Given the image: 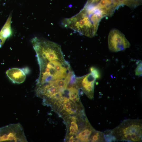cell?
Segmentation results:
<instances>
[{
	"mask_svg": "<svg viewBox=\"0 0 142 142\" xmlns=\"http://www.w3.org/2000/svg\"><path fill=\"white\" fill-rule=\"evenodd\" d=\"M110 134L114 140L141 141L142 120L130 119L124 120L112 130Z\"/></svg>",
	"mask_w": 142,
	"mask_h": 142,
	"instance_id": "obj_3",
	"label": "cell"
},
{
	"mask_svg": "<svg viewBox=\"0 0 142 142\" xmlns=\"http://www.w3.org/2000/svg\"><path fill=\"white\" fill-rule=\"evenodd\" d=\"M103 17L98 10L85 6L75 16L63 20L62 24L80 34L92 37L96 34L99 22Z\"/></svg>",
	"mask_w": 142,
	"mask_h": 142,
	"instance_id": "obj_1",
	"label": "cell"
},
{
	"mask_svg": "<svg viewBox=\"0 0 142 142\" xmlns=\"http://www.w3.org/2000/svg\"><path fill=\"white\" fill-rule=\"evenodd\" d=\"M40 73L36 86L47 84L57 79H65L72 71L65 60L54 59L41 53H36Z\"/></svg>",
	"mask_w": 142,
	"mask_h": 142,
	"instance_id": "obj_2",
	"label": "cell"
},
{
	"mask_svg": "<svg viewBox=\"0 0 142 142\" xmlns=\"http://www.w3.org/2000/svg\"><path fill=\"white\" fill-rule=\"evenodd\" d=\"M6 74L9 79L14 83L21 84L25 80L26 76L22 70L17 68L8 69Z\"/></svg>",
	"mask_w": 142,
	"mask_h": 142,
	"instance_id": "obj_7",
	"label": "cell"
},
{
	"mask_svg": "<svg viewBox=\"0 0 142 142\" xmlns=\"http://www.w3.org/2000/svg\"><path fill=\"white\" fill-rule=\"evenodd\" d=\"M69 130L70 132L69 134V135H74V134L75 131L74 128L71 126L70 127Z\"/></svg>",
	"mask_w": 142,
	"mask_h": 142,
	"instance_id": "obj_13",
	"label": "cell"
},
{
	"mask_svg": "<svg viewBox=\"0 0 142 142\" xmlns=\"http://www.w3.org/2000/svg\"><path fill=\"white\" fill-rule=\"evenodd\" d=\"M96 78L90 72L84 76L76 77V83L90 99L93 98L94 84Z\"/></svg>",
	"mask_w": 142,
	"mask_h": 142,
	"instance_id": "obj_6",
	"label": "cell"
},
{
	"mask_svg": "<svg viewBox=\"0 0 142 142\" xmlns=\"http://www.w3.org/2000/svg\"><path fill=\"white\" fill-rule=\"evenodd\" d=\"M135 75L140 76L142 75V62H139L135 70Z\"/></svg>",
	"mask_w": 142,
	"mask_h": 142,
	"instance_id": "obj_11",
	"label": "cell"
},
{
	"mask_svg": "<svg viewBox=\"0 0 142 142\" xmlns=\"http://www.w3.org/2000/svg\"><path fill=\"white\" fill-rule=\"evenodd\" d=\"M0 142H28L23 128L19 123L0 128Z\"/></svg>",
	"mask_w": 142,
	"mask_h": 142,
	"instance_id": "obj_4",
	"label": "cell"
},
{
	"mask_svg": "<svg viewBox=\"0 0 142 142\" xmlns=\"http://www.w3.org/2000/svg\"><path fill=\"white\" fill-rule=\"evenodd\" d=\"M64 109L67 112L71 108V103L68 102L64 104Z\"/></svg>",
	"mask_w": 142,
	"mask_h": 142,
	"instance_id": "obj_12",
	"label": "cell"
},
{
	"mask_svg": "<svg viewBox=\"0 0 142 142\" xmlns=\"http://www.w3.org/2000/svg\"><path fill=\"white\" fill-rule=\"evenodd\" d=\"M11 19V15L10 14L0 31V48L3 45L7 39L12 34Z\"/></svg>",
	"mask_w": 142,
	"mask_h": 142,
	"instance_id": "obj_8",
	"label": "cell"
},
{
	"mask_svg": "<svg viewBox=\"0 0 142 142\" xmlns=\"http://www.w3.org/2000/svg\"><path fill=\"white\" fill-rule=\"evenodd\" d=\"M74 136H71L69 138V141L70 142H73L74 140Z\"/></svg>",
	"mask_w": 142,
	"mask_h": 142,
	"instance_id": "obj_14",
	"label": "cell"
},
{
	"mask_svg": "<svg viewBox=\"0 0 142 142\" xmlns=\"http://www.w3.org/2000/svg\"><path fill=\"white\" fill-rule=\"evenodd\" d=\"M75 122L72 121L70 123L71 126L74 128L75 126Z\"/></svg>",
	"mask_w": 142,
	"mask_h": 142,
	"instance_id": "obj_15",
	"label": "cell"
},
{
	"mask_svg": "<svg viewBox=\"0 0 142 142\" xmlns=\"http://www.w3.org/2000/svg\"><path fill=\"white\" fill-rule=\"evenodd\" d=\"M108 43L109 50L113 52L124 50L130 46V43L123 33L116 29H113L110 32Z\"/></svg>",
	"mask_w": 142,
	"mask_h": 142,
	"instance_id": "obj_5",
	"label": "cell"
},
{
	"mask_svg": "<svg viewBox=\"0 0 142 142\" xmlns=\"http://www.w3.org/2000/svg\"><path fill=\"white\" fill-rule=\"evenodd\" d=\"M105 135L102 132L96 131H93L90 138V141L91 142H104L105 140Z\"/></svg>",
	"mask_w": 142,
	"mask_h": 142,
	"instance_id": "obj_9",
	"label": "cell"
},
{
	"mask_svg": "<svg viewBox=\"0 0 142 142\" xmlns=\"http://www.w3.org/2000/svg\"><path fill=\"white\" fill-rule=\"evenodd\" d=\"M91 73L97 79H99L100 77V73L98 70L94 67H92L90 68Z\"/></svg>",
	"mask_w": 142,
	"mask_h": 142,
	"instance_id": "obj_10",
	"label": "cell"
}]
</instances>
